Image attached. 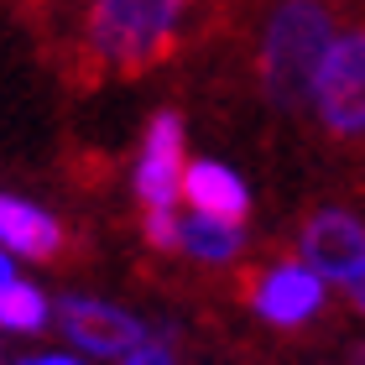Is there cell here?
Returning a JSON list of instances; mask_svg holds the SVG:
<instances>
[{
    "label": "cell",
    "mask_w": 365,
    "mask_h": 365,
    "mask_svg": "<svg viewBox=\"0 0 365 365\" xmlns=\"http://www.w3.org/2000/svg\"><path fill=\"white\" fill-rule=\"evenodd\" d=\"M16 282V267H11V251H0V287H11Z\"/></svg>",
    "instance_id": "obj_15"
},
{
    "label": "cell",
    "mask_w": 365,
    "mask_h": 365,
    "mask_svg": "<svg viewBox=\"0 0 365 365\" xmlns=\"http://www.w3.org/2000/svg\"><path fill=\"white\" fill-rule=\"evenodd\" d=\"M240 225H225V220H209V214H188L182 220V251L193 261H209V267H225V261L240 256Z\"/></svg>",
    "instance_id": "obj_10"
},
{
    "label": "cell",
    "mask_w": 365,
    "mask_h": 365,
    "mask_svg": "<svg viewBox=\"0 0 365 365\" xmlns=\"http://www.w3.org/2000/svg\"><path fill=\"white\" fill-rule=\"evenodd\" d=\"M297 245H303V261L324 282H344V287H355V282L365 277V225L355 220V214H344V209L308 214Z\"/></svg>",
    "instance_id": "obj_5"
},
{
    "label": "cell",
    "mask_w": 365,
    "mask_h": 365,
    "mask_svg": "<svg viewBox=\"0 0 365 365\" xmlns=\"http://www.w3.org/2000/svg\"><path fill=\"white\" fill-rule=\"evenodd\" d=\"M120 365H173V350H168L162 339H146V344H136Z\"/></svg>",
    "instance_id": "obj_13"
},
{
    "label": "cell",
    "mask_w": 365,
    "mask_h": 365,
    "mask_svg": "<svg viewBox=\"0 0 365 365\" xmlns=\"http://www.w3.org/2000/svg\"><path fill=\"white\" fill-rule=\"evenodd\" d=\"M313 110L329 136L360 141L365 136V21L344 26L329 47L319 84H313Z\"/></svg>",
    "instance_id": "obj_3"
},
{
    "label": "cell",
    "mask_w": 365,
    "mask_h": 365,
    "mask_svg": "<svg viewBox=\"0 0 365 365\" xmlns=\"http://www.w3.org/2000/svg\"><path fill=\"white\" fill-rule=\"evenodd\" d=\"M58 324L84 355L125 360L136 344H146V324L136 319V313H125L115 303H99V297H63L58 303Z\"/></svg>",
    "instance_id": "obj_6"
},
{
    "label": "cell",
    "mask_w": 365,
    "mask_h": 365,
    "mask_svg": "<svg viewBox=\"0 0 365 365\" xmlns=\"http://www.w3.org/2000/svg\"><path fill=\"white\" fill-rule=\"evenodd\" d=\"M240 292L251 297V308L267 324H277V329L308 324L313 313L324 308V277L313 272L308 261H277V267H261V272L245 277Z\"/></svg>",
    "instance_id": "obj_4"
},
{
    "label": "cell",
    "mask_w": 365,
    "mask_h": 365,
    "mask_svg": "<svg viewBox=\"0 0 365 365\" xmlns=\"http://www.w3.org/2000/svg\"><path fill=\"white\" fill-rule=\"evenodd\" d=\"M182 198H188L193 214H209V220H225V225H245V214H251V193L225 162H188Z\"/></svg>",
    "instance_id": "obj_9"
},
{
    "label": "cell",
    "mask_w": 365,
    "mask_h": 365,
    "mask_svg": "<svg viewBox=\"0 0 365 365\" xmlns=\"http://www.w3.org/2000/svg\"><path fill=\"white\" fill-rule=\"evenodd\" d=\"M355 365H365V344H360V350H355Z\"/></svg>",
    "instance_id": "obj_17"
},
{
    "label": "cell",
    "mask_w": 365,
    "mask_h": 365,
    "mask_svg": "<svg viewBox=\"0 0 365 365\" xmlns=\"http://www.w3.org/2000/svg\"><path fill=\"white\" fill-rule=\"evenodd\" d=\"M182 115L178 110H157L146 120L141 136V157H136V193L146 209H173V198L182 193Z\"/></svg>",
    "instance_id": "obj_7"
},
{
    "label": "cell",
    "mask_w": 365,
    "mask_h": 365,
    "mask_svg": "<svg viewBox=\"0 0 365 365\" xmlns=\"http://www.w3.org/2000/svg\"><path fill=\"white\" fill-rule=\"evenodd\" d=\"M21 365H84V360H73V355H31Z\"/></svg>",
    "instance_id": "obj_14"
},
{
    "label": "cell",
    "mask_w": 365,
    "mask_h": 365,
    "mask_svg": "<svg viewBox=\"0 0 365 365\" xmlns=\"http://www.w3.org/2000/svg\"><path fill=\"white\" fill-rule=\"evenodd\" d=\"M0 251L26 256V261H53L63 256V225L26 198L0 193Z\"/></svg>",
    "instance_id": "obj_8"
},
{
    "label": "cell",
    "mask_w": 365,
    "mask_h": 365,
    "mask_svg": "<svg viewBox=\"0 0 365 365\" xmlns=\"http://www.w3.org/2000/svg\"><path fill=\"white\" fill-rule=\"evenodd\" d=\"M350 297H355V308L365 313V277H360V282H355V287H350Z\"/></svg>",
    "instance_id": "obj_16"
},
{
    "label": "cell",
    "mask_w": 365,
    "mask_h": 365,
    "mask_svg": "<svg viewBox=\"0 0 365 365\" xmlns=\"http://www.w3.org/2000/svg\"><path fill=\"white\" fill-rule=\"evenodd\" d=\"M188 0H89L84 6V78H141L173 58Z\"/></svg>",
    "instance_id": "obj_1"
},
{
    "label": "cell",
    "mask_w": 365,
    "mask_h": 365,
    "mask_svg": "<svg viewBox=\"0 0 365 365\" xmlns=\"http://www.w3.org/2000/svg\"><path fill=\"white\" fill-rule=\"evenodd\" d=\"M146 245L152 251H182V220L173 209H146Z\"/></svg>",
    "instance_id": "obj_12"
},
{
    "label": "cell",
    "mask_w": 365,
    "mask_h": 365,
    "mask_svg": "<svg viewBox=\"0 0 365 365\" xmlns=\"http://www.w3.org/2000/svg\"><path fill=\"white\" fill-rule=\"evenodd\" d=\"M42 324H47V297L31 287V282H11V287H0V329L37 334Z\"/></svg>",
    "instance_id": "obj_11"
},
{
    "label": "cell",
    "mask_w": 365,
    "mask_h": 365,
    "mask_svg": "<svg viewBox=\"0 0 365 365\" xmlns=\"http://www.w3.org/2000/svg\"><path fill=\"white\" fill-rule=\"evenodd\" d=\"M334 0H277L256 47L261 94L277 110H303L319 84V68L334 47Z\"/></svg>",
    "instance_id": "obj_2"
}]
</instances>
